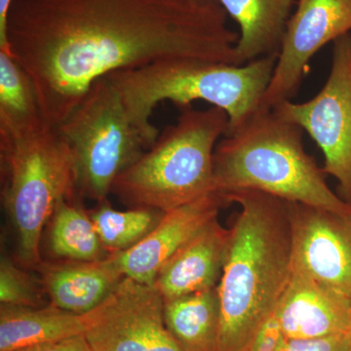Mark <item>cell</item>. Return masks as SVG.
<instances>
[{
    "mask_svg": "<svg viewBox=\"0 0 351 351\" xmlns=\"http://www.w3.org/2000/svg\"><path fill=\"white\" fill-rule=\"evenodd\" d=\"M48 245L51 253L66 262H93L110 255L101 244L90 214L76 201H60L51 217Z\"/></svg>",
    "mask_w": 351,
    "mask_h": 351,
    "instance_id": "19",
    "label": "cell"
},
{
    "mask_svg": "<svg viewBox=\"0 0 351 351\" xmlns=\"http://www.w3.org/2000/svg\"><path fill=\"white\" fill-rule=\"evenodd\" d=\"M99 306L78 314L52 306L0 308V351H13L36 343L85 335L100 313Z\"/></svg>",
    "mask_w": 351,
    "mask_h": 351,
    "instance_id": "17",
    "label": "cell"
},
{
    "mask_svg": "<svg viewBox=\"0 0 351 351\" xmlns=\"http://www.w3.org/2000/svg\"><path fill=\"white\" fill-rule=\"evenodd\" d=\"M44 287L18 267L11 258L2 257L0 262V302L13 307H41Z\"/></svg>",
    "mask_w": 351,
    "mask_h": 351,
    "instance_id": "22",
    "label": "cell"
},
{
    "mask_svg": "<svg viewBox=\"0 0 351 351\" xmlns=\"http://www.w3.org/2000/svg\"><path fill=\"white\" fill-rule=\"evenodd\" d=\"M276 316L288 339H316L350 334L351 302L293 269Z\"/></svg>",
    "mask_w": 351,
    "mask_h": 351,
    "instance_id": "13",
    "label": "cell"
},
{
    "mask_svg": "<svg viewBox=\"0 0 351 351\" xmlns=\"http://www.w3.org/2000/svg\"><path fill=\"white\" fill-rule=\"evenodd\" d=\"M92 351H184L164 319L154 285L124 277L85 332Z\"/></svg>",
    "mask_w": 351,
    "mask_h": 351,
    "instance_id": "9",
    "label": "cell"
},
{
    "mask_svg": "<svg viewBox=\"0 0 351 351\" xmlns=\"http://www.w3.org/2000/svg\"><path fill=\"white\" fill-rule=\"evenodd\" d=\"M350 31L351 0H299L258 110H272L294 97L314 55Z\"/></svg>",
    "mask_w": 351,
    "mask_h": 351,
    "instance_id": "10",
    "label": "cell"
},
{
    "mask_svg": "<svg viewBox=\"0 0 351 351\" xmlns=\"http://www.w3.org/2000/svg\"><path fill=\"white\" fill-rule=\"evenodd\" d=\"M285 339L274 313L258 330L244 351H277Z\"/></svg>",
    "mask_w": 351,
    "mask_h": 351,
    "instance_id": "24",
    "label": "cell"
},
{
    "mask_svg": "<svg viewBox=\"0 0 351 351\" xmlns=\"http://www.w3.org/2000/svg\"><path fill=\"white\" fill-rule=\"evenodd\" d=\"M239 25L237 64L278 54L286 27L299 0H217Z\"/></svg>",
    "mask_w": 351,
    "mask_h": 351,
    "instance_id": "16",
    "label": "cell"
},
{
    "mask_svg": "<svg viewBox=\"0 0 351 351\" xmlns=\"http://www.w3.org/2000/svg\"><path fill=\"white\" fill-rule=\"evenodd\" d=\"M101 202L90 217L101 244L108 254L128 250L149 234L164 212L149 208H129L119 211Z\"/></svg>",
    "mask_w": 351,
    "mask_h": 351,
    "instance_id": "21",
    "label": "cell"
},
{
    "mask_svg": "<svg viewBox=\"0 0 351 351\" xmlns=\"http://www.w3.org/2000/svg\"><path fill=\"white\" fill-rule=\"evenodd\" d=\"M181 108L177 122L115 180L112 193L129 208L165 213L215 193V149L230 119L217 107Z\"/></svg>",
    "mask_w": 351,
    "mask_h": 351,
    "instance_id": "6",
    "label": "cell"
},
{
    "mask_svg": "<svg viewBox=\"0 0 351 351\" xmlns=\"http://www.w3.org/2000/svg\"><path fill=\"white\" fill-rule=\"evenodd\" d=\"M13 0H0V50H6L7 18Z\"/></svg>",
    "mask_w": 351,
    "mask_h": 351,
    "instance_id": "26",
    "label": "cell"
},
{
    "mask_svg": "<svg viewBox=\"0 0 351 351\" xmlns=\"http://www.w3.org/2000/svg\"><path fill=\"white\" fill-rule=\"evenodd\" d=\"M350 341H351V329H350Z\"/></svg>",
    "mask_w": 351,
    "mask_h": 351,
    "instance_id": "27",
    "label": "cell"
},
{
    "mask_svg": "<svg viewBox=\"0 0 351 351\" xmlns=\"http://www.w3.org/2000/svg\"><path fill=\"white\" fill-rule=\"evenodd\" d=\"M277 351H351L350 335L316 339H284Z\"/></svg>",
    "mask_w": 351,
    "mask_h": 351,
    "instance_id": "23",
    "label": "cell"
},
{
    "mask_svg": "<svg viewBox=\"0 0 351 351\" xmlns=\"http://www.w3.org/2000/svg\"><path fill=\"white\" fill-rule=\"evenodd\" d=\"M239 38L217 0H13L4 52L58 127L114 71L181 58L239 66Z\"/></svg>",
    "mask_w": 351,
    "mask_h": 351,
    "instance_id": "1",
    "label": "cell"
},
{
    "mask_svg": "<svg viewBox=\"0 0 351 351\" xmlns=\"http://www.w3.org/2000/svg\"><path fill=\"white\" fill-rule=\"evenodd\" d=\"M57 128L75 154L80 195L99 203L107 201L117 177L149 149L107 76L92 84Z\"/></svg>",
    "mask_w": 351,
    "mask_h": 351,
    "instance_id": "7",
    "label": "cell"
},
{
    "mask_svg": "<svg viewBox=\"0 0 351 351\" xmlns=\"http://www.w3.org/2000/svg\"><path fill=\"white\" fill-rule=\"evenodd\" d=\"M13 351H92L85 335L36 343Z\"/></svg>",
    "mask_w": 351,
    "mask_h": 351,
    "instance_id": "25",
    "label": "cell"
},
{
    "mask_svg": "<svg viewBox=\"0 0 351 351\" xmlns=\"http://www.w3.org/2000/svg\"><path fill=\"white\" fill-rule=\"evenodd\" d=\"M302 129L274 110H257L219 141L215 193L252 189L288 202L351 211L330 189L326 173L304 149Z\"/></svg>",
    "mask_w": 351,
    "mask_h": 351,
    "instance_id": "3",
    "label": "cell"
},
{
    "mask_svg": "<svg viewBox=\"0 0 351 351\" xmlns=\"http://www.w3.org/2000/svg\"><path fill=\"white\" fill-rule=\"evenodd\" d=\"M240 205L230 228L218 284V351H244L263 323L276 313L293 271L288 201L262 191L237 189L219 195Z\"/></svg>",
    "mask_w": 351,
    "mask_h": 351,
    "instance_id": "2",
    "label": "cell"
},
{
    "mask_svg": "<svg viewBox=\"0 0 351 351\" xmlns=\"http://www.w3.org/2000/svg\"><path fill=\"white\" fill-rule=\"evenodd\" d=\"M43 121L31 77L12 55L0 51V132L24 130Z\"/></svg>",
    "mask_w": 351,
    "mask_h": 351,
    "instance_id": "20",
    "label": "cell"
},
{
    "mask_svg": "<svg viewBox=\"0 0 351 351\" xmlns=\"http://www.w3.org/2000/svg\"><path fill=\"white\" fill-rule=\"evenodd\" d=\"M272 110L311 135L324 154L323 170L338 181L339 197L351 204V34L334 41L331 71L319 93Z\"/></svg>",
    "mask_w": 351,
    "mask_h": 351,
    "instance_id": "8",
    "label": "cell"
},
{
    "mask_svg": "<svg viewBox=\"0 0 351 351\" xmlns=\"http://www.w3.org/2000/svg\"><path fill=\"white\" fill-rule=\"evenodd\" d=\"M277 57L269 55L243 66L193 58L163 60L114 71L107 77L149 147L159 136L151 117L164 101L179 108L189 107L195 101H207L225 110L230 119L228 133L234 130L258 110Z\"/></svg>",
    "mask_w": 351,
    "mask_h": 351,
    "instance_id": "4",
    "label": "cell"
},
{
    "mask_svg": "<svg viewBox=\"0 0 351 351\" xmlns=\"http://www.w3.org/2000/svg\"><path fill=\"white\" fill-rule=\"evenodd\" d=\"M1 199L25 267H41L40 243L60 201L80 195L75 157L57 127L43 121L0 132Z\"/></svg>",
    "mask_w": 351,
    "mask_h": 351,
    "instance_id": "5",
    "label": "cell"
},
{
    "mask_svg": "<svg viewBox=\"0 0 351 351\" xmlns=\"http://www.w3.org/2000/svg\"><path fill=\"white\" fill-rule=\"evenodd\" d=\"M230 237V228L215 219L176 252L154 280V286L163 300L218 287Z\"/></svg>",
    "mask_w": 351,
    "mask_h": 351,
    "instance_id": "14",
    "label": "cell"
},
{
    "mask_svg": "<svg viewBox=\"0 0 351 351\" xmlns=\"http://www.w3.org/2000/svg\"><path fill=\"white\" fill-rule=\"evenodd\" d=\"M43 274L51 304L78 314L101 306L124 278L110 255L93 262H66Z\"/></svg>",
    "mask_w": 351,
    "mask_h": 351,
    "instance_id": "15",
    "label": "cell"
},
{
    "mask_svg": "<svg viewBox=\"0 0 351 351\" xmlns=\"http://www.w3.org/2000/svg\"><path fill=\"white\" fill-rule=\"evenodd\" d=\"M288 205L293 269L351 302V211Z\"/></svg>",
    "mask_w": 351,
    "mask_h": 351,
    "instance_id": "11",
    "label": "cell"
},
{
    "mask_svg": "<svg viewBox=\"0 0 351 351\" xmlns=\"http://www.w3.org/2000/svg\"><path fill=\"white\" fill-rule=\"evenodd\" d=\"M225 200L213 193L170 211L149 234L128 250L110 254L122 276L154 285L157 274L189 240L215 219Z\"/></svg>",
    "mask_w": 351,
    "mask_h": 351,
    "instance_id": "12",
    "label": "cell"
},
{
    "mask_svg": "<svg viewBox=\"0 0 351 351\" xmlns=\"http://www.w3.org/2000/svg\"><path fill=\"white\" fill-rule=\"evenodd\" d=\"M166 326L184 351H218L219 301L216 288L164 300Z\"/></svg>",
    "mask_w": 351,
    "mask_h": 351,
    "instance_id": "18",
    "label": "cell"
}]
</instances>
